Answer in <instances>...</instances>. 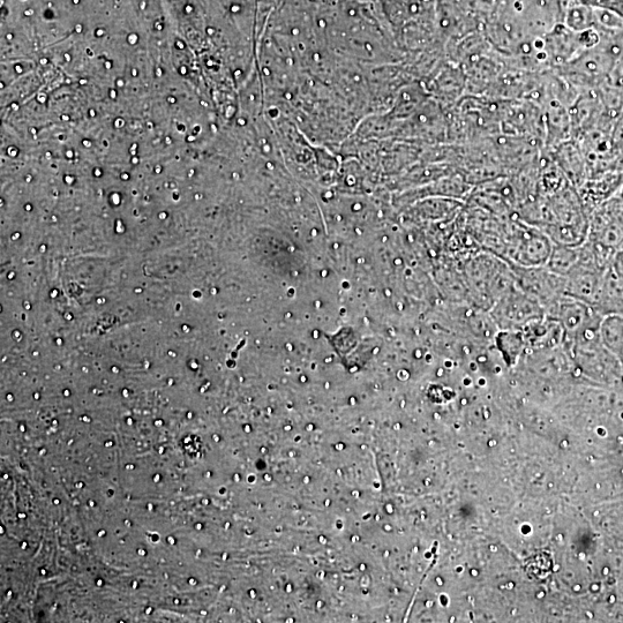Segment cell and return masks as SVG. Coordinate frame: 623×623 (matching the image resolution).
<instances>
[{
	"label": "cell",
	"instance_id": "obj_1",
	"mask_svg": "<svg viewBox=\"0 0 623 623\" xmlns=\"http://www.w3.org/2000/svg\"><path fill=\"white\" fill-rule=\"evenodd\" d=\"M589 219L587 240L614 257L623 247V200L620 194L592 209Z\"/></svg>",
	"mask_w": 623,
	"mask_h": 623
},
{
	"label": "cell",
	"instance_id": "obj_2",
	"mask_svg": "<svg viewBox=\"0 0 623 623\" xmlns=\"http://www.w3.org/2000/svg\"><path fill=\"white\" fill-rule=\"evenodd\" d=\"M490 317L498 330H521L545 318L546 312L535 298L517 288L492 307Z\"/></svg>",
	"mask_w": 623,
	"mask_h": 623
},
{
	"label": "cell",
	"instance_id": "obj_3",
	"mask_svg": "<svg viewBox=\"0 0 623 623\" xmlns=\"http://www.w3.org/2000/svg\"><path fill=\"white\" fill-rule=\"evenodd\" d=\"M512 265V264H510ZM519 288L544 307L545 312L565 296L566 277L546 266L521 267L512 265Z\"/></svg>",
	"mask_w": 623,
	"mask_h": 623
},
{
	"label": "cell",
	"instance_id": "obj_4",
	"mask_svg": "<svg viewBox=\"0 0 623 623\" xmlns=\"http://www.w3.org/2000/svg\"><path fill=\"white\" fill-rule=\"evenodd\" d=\"M594 309L603 315H619L623 317V274L612 266L606 270L602 288H600L597 303Z\"/></svg>",
	"mask_w": 623,
	"mask_h": 623
},
{
	"label": "cell",
	"instance_id": "obj_5",
	"mask_svg": "<svg viewBox=\"0 0 623 623\" xmlns=\"http://www.w3.org/2000/svg\"><path fill=\"white\" fill-rule=\"evenodd\" d=\"M619 194H620V197H621V198H622V200H623V187H622V189L620 190Z\"/></svg>",
	"mask_w": 623,
	"mask_h": 623
}]
</instances>
